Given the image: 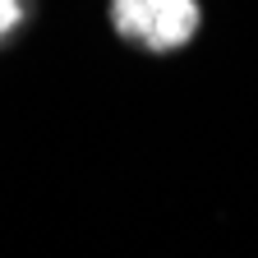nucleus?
<instances>
[{
    "label": "nucleus",
    "instance_id": "obj_1",
    "mask_svg": "<svg viewBox=\"0 0 258 258\" xmlns=\"http://www.w3.org/2000/svg\"><path fill=\"white\" fill-rule=\"evenodd\" d=\"M115 32L148 51H180L199 32V0H115Z\"/></svg>",
    "mask_w": 258,
    "mask_h": 258
},
{
    "label": "nucleus",
    "instance_id": "obj_2",
    "mask_svg": "<svg viewBox=\"0 0 258 258\" xmlns=\"http://www.w3.org/2000/svg\"><path fill=\"white\" fill-rule=\"evenodd\" d=\"M19 19H23V0H0V37H5V32H14Z\"/></svg>",
    "mask_w": 258,
    "mask_h": 258
}]
</instances>
